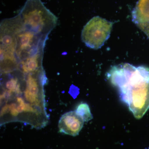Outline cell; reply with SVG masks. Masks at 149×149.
Here are the masks:
<instances>
[{
    "mask_svg": "<svg viewBox=\"0 0 149 149\" xmlns=\"http://www.w3.org/2000/svg\"><path fill=\"white\" fill-rule=\"evenodd\" d=\"M107 77L134 117L142 118L149 109L148 68L123 63L112 67Z\"/></svg>",
    "mask_w": 149,
    "mask_h": 149,
    "instance_id": "cell-1",
    "label": "cell"
},
{
    "mask_svg": "<svg viewBox=\"0 0 149 149\" xmlns=\"http://www.w3.org/2000/svg\"><path fill=\"white\" fill-rule=\"evenodd\" d=\"M26 29L49 35L56 26L58 18L41 0H27L17 14Z\"/></svg>",
    "mask_w": 149,
    "mask_h": 149,
    "instance_id": "cell-2",
    "label": "cell"
},
{
    "mask_svg": "<svg viewBox=\"0 0 149 149\" xmlns=\"http://www.w3.org/2000/svg\"><path fill=\"white\" fill-rule=\"evenodd\" d=\"M113 23L99 16L94 17L82 30L81 39L86 46L97 49L109 38Z\"/></svg>",
    "mask_w": 149,
    "mask_h": 149,
    "instance_id": "cell-3",
    "label": "cell"
},
{
    "mask_svg": "<svg viewBox=\"0 0 149 149\" xmlns=\"http://www.w3.org/2000/svg\"><path fill=\"white\" fill-rule=\"evenodd\" d=\"M85 121L74 111L67 112L62 116L59 121L58 127L61 133L75 136L83 128Z\"/></svg>",
    "mask_w": 149,
    "mask_h": 149,
    "instance_id": "cell-4",
    "label": "cell"
},
{
    "mask_svg": "<svg viewBox=\"0 0 149 149\" xmlns=\"http://www.w3.org/2000/svg\"><path fill=\"white\" fill-rule=\"evenodd\" d=\"M132 16L133 22L149 39V0H139Z\"/></svg>",
    "mask_w": 149,
    "mask_h": 149,
    "instance_id": "cell-5",
    "label": "cell"
},
{
    "mask_svg": "<svg viewBox=\"0 0 149 149\" xmlns=\"http://www.w3.org/2000/svg\"><path fill=\"white\" fill-rule=\"evenodd\" d=\"M75 111L79 116L82 118L85 122H88L93 119L89 105L86 103L81 102L76 107Z\"/></svg>",
    "mask_w": 149,
    "mask_h": 149,
    "instance_id": "cell-6",
    "label": "cell"
},
{
    "mask_svg": "<svg viewBox=\"0 0 149 149\" xmlns=\"http://www.w3.org/2000/svg\"><path fill=\"white\" fill-rule=\"evenodd\" d=\"M18 84V80L17 78H11L6 83V87L11 91H15Z\"/></svg>",
    "mask_w": 149,
    "mask_h": 149,
    "instance_id": "cell-7",
    "label": "cell"
},
{
    "mask_svg": "<svg viewBox=\"0 0 149 149\" xmlns=\"http://www.w3.org/2000/svg\"><path fill=\"white\" fill-rule=\"evenodd\" d=\"M25 96L27 100L31 102H34L37 100V97L33 95L27 89H26L25 91Z\"/></svg>",
    "mask_w": 149,
    "mask_h": 149,
    "instance_id": "cell-8",
    "label": "cell"
}]
</instances>
